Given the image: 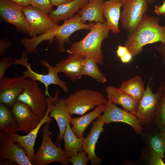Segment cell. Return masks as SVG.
Segmentation results:
<instances>
[{
  "label": "cell",
  "instance_id": "6da1fadb",
  "mask_svg": "<svg viewBox=\"0 0 165 165\" xmlns=\"http://www.w3.org/2000/svg\"><path fill=\"white\" fill-rule=\"evenodd\" d=\"M95 23H83L77 14L72 18L64 21L63 24L52 31L30 38H23L22 43L28 53H37L36 48L42 42L49 41V44H50L54 39L57 45V51L62 53L65 51L64 43L71 42L70 38L72 34L79 30H90Z\"/></svg>",
  "mask_w": 165,
  "mask_h": 165
},
{
  "label": "cell",
  "instance_id": "7a4b0ae2",
  "mask_svg": "<svg viewBox=\"0 0 165 165\" xmlns=\"http://www.w3.org/2000/svg\"><path fill=\"white\" fill-rule=\"evenodd\" d=\"M158 17L146 13L138 26L130 34H127L124 46L133 57L140 54L145 46L157 42L165 44V26L159 24Z\"/></svg>",
  "mask_w": 165,
  "mask_h": 165
},
{
  "label": "cell",
  "instance_id": "3957f363",
  "mask_svg": "<svg viewBox=\"0 0 165 165\" xmlns=\"http://www.w3.org/2000/svg\"><path fill=\"white\" fill-rule=\"evenodd\" d=\"M110 30L107 22L97 23L81 40L73 43L68 53H77L89 57L97 64H102L104 57L101 49L103 41L109 36Z\"/></svg>",
  "mask_w": 165,
  "mask_h": 165
},
{
  "label": "cell",
  "instance_id": "277c9868",
  "mask_svg": "<svg viewBox=\"0 0 165 165\" xmlns=\"http://www.w3.org/2000/svg\"><path fill=\"white\" fill-rule=\"evenodd\" d=\"M28 54L25 50L22 51V56L20 59L14 58V64H19L26 68L27 70L23 73V76L25 78H29L35 81H38L42 83L45 86V91L44 94L46 96L51 97L49 91L48 87L50 85L54 84L58 86L65 92H67L69 89L66 83L61 79L58 76L59 73L56 67L50 65L47 61L43 59L40 60L42 65L47 68L48 73L46 74L38 73L33 71L31 67V64L28 62Z\"/></svg>",
  "mask_w": 165,
  "mask_h": 165
},
{
  "label": "cell",
  "instance_id": "5b68a950",
  "mask_svg": "<svg viewBox=\"0 0 165 165\" xmlns=\"http://www.w3.org/2000/svg\"><path fill=\"white\" fill-rule=\"evenodd\" d=\"M51 122L45 123L42 130L43 136L41 145L35 154L31 163L34 165H46L58 162L64 165H68L69 158L61 148L60 143L56 146L50 137V124Z\"/></svg>",
  "mask_w": 165,
  "mask_h": 165
},
{
  "label": "cell",
  "instance_id": "8992f818",
  "mask_svg": "<svg viewBox=\"0 0 165 165\" xmlns=\"http://www.w3.org/2000/svg\"><path fill=\"white\" fill-rule=\"evenodd\" d=\"M70 115H82L90 110L108 102L101 92L88 89L78 90L64 99Z\"/></svg>",
  "mask_w": 165,
  "mask_h": 165
},
{
  "label": "cell",
  "instance_id": "52a82bcc",
  "mask_svg": "<svg viewBox=\"0 0 165 165\" xmlns=\"http://www.w3.org/2000/svg\"><path fill=\"white\" fill-rule=\"evenodd\" d=\"M163 94V82L156 93H153L149 84L148 85L138 103L135 115L142 126L152 125L157 108Z\"/></svg>",
  "mask_w": 165,
  "mask_h": 165
},
{
  "label": "cell",
  "instance_id": "ba28073f",
  "mask_svg": "<svg viewBox=\"0 0 165 165\" xmlns=\"http://www.w3.org/2000/svg\"><path fill=\"white\" fill-rule=\"evenodd\" d=\"M16 101L28 105L40 120L45 115L47 108V98L36 81L29 79L26 80L24 89Z\"/></svg>",
  "mask_w": 165,
  "mask_h": 165
},
{
  "label": "cell",
  "instance_id": "9c48e42d",
  "mask_svg": "<svg viewBox=\"0 0 165 165\" xmlns=\"http://www.w3.org/2000/svg\"><path fill=\"white\" fill-rule=\"evenodd\" d=\"M148 0H127L123 5L120 20L127 34L132 33L148 9Z\"/></svg>",
  "mask_w": 165,
  "mask_h": 165
},
{
  "label": "cell",
  "instance_id": "30bf717a",
  "mask_svg": "<svg viewBox=\"0 0 165 165\" xmlns=\"http://www.w3.org/2000/svg\"><path fill=\"white\" fill-rule=\"evenodd\" d=\"M22 9L30 26L29 33L31 38L49 32L59 26L53 22L49 15L31 5L22 7Z\"/></svg>",
  "mask_w": 165,
  "mask_h": 165
},
{
  "label": "cell",
  "instance_id": "8fae6325",
  "mask_svg": "<svg viewBox=\"0 0 165 165\" xmlns=\"http://www.w3.org/2000/svg\"><path fill=\"white\" fill-rule=\"evenodd\" d=\"M97 119L105 124H109L114 122L126 123L131 127L139 134H141L144 129L135 115L121 109L109 101L106 104L103 115Z\"/></svg>",
  "mask_w": 165,
  "mask_h": 165
},
{
  "label": "cell",
  "instance_id": "7c38bea8",
  "mask_svg": "<svg viewBox=\"0 0 165 165\" xmlns=\"http://www.w3.org/2000/svg\"><path fill=\"white\" fill-rule=\"evenodd\" d=\"M22 7L9 0H0L1 20L13 25L20 32L29 33L30 26Z\"/></svg>",
  "mask_w": 165,
  "mask_h": 165
},
{
  "label": "cell",
  "instance_id": "4fadbf2b",
  "mask_svg": "<svg viewBox=\"0 0 165 165\" xmlns=\"http://www.w3.org/2000/svg\"><path fill=\"white\" fill-rule=\"evenodd\" d=\"M14 143L11 135L0 132V160H10L20 165H32L23 148Z\"/></svg>",
  "mask_w": 165,
  "mask_h": 165
},
{
  "label": "cell",
  "instance_id": "5bb4252c",
  "mask_svg": "<svg viewBox=\"0 0 165 165\" xmlns=\"http://www.w3.org/2000/svg\"><path fill=\"white\" fill-rule=\"evenodd\" d=\"M47 108L46 113L44 116L40 120L39 123L35 128L26 135L22 136L17 134L11 135L14 141L18 143L24 149L31 163L35 154L34 146L38 131L41 127L45 123L51 122L52 120L49 116L54 106L52 97H51L47 98Z\"/></svg>",
  "mask_w": 165,
  "mask_h": 165
},
{
  "label": "cell",
  "instance_id": "9a60e30c",
  "mask_svg": "<svg viewBox=\"0 0 165 165\" xmlns=\"http://www.w3.org/2000/svg\"><path fill=\"white\" fill-rule=\"evenodd\" d=\"M26 79L24 77H6L0 80V103L11 108L23 91Z\"/></svg>",
  "mask_w": 165,
  "mask_h": 165
},
{
  "label": "cell",
  "instance_id": "2e32d148",
  "mask_svg": "<svg viewBox=\"0 0 165 165\" xmlns=\"http://www.w3.org/2000/svg\"><path fill=\"white\" fill-rule=\"evenodd\" d=\"M11 108L13 116L20 131L29 133L35 128L40 120L26 104L16 101Z\"/></svg>",
  "mask_w": 165,
  "mask_h": 165
},
{
  "label": "cell",
  "instance_id": "e0dca14e",
  "mask_svg": "<svg viewBox=\"0 0 165 165\" xmlns=\"http://www.w3.org/2000/svg\"><path fill=\"white\" fill-rule=\"evenodd\" d=\"M54 106L49 116L56 120L59 130V134L57 139L56 143H60L63 139L64 135L68 124L71 119L64 99L59 98V91L56 90L54 96L52 98Z\"/></svg>",
  "mask_w": 165,
  "mask_h": 165
},
{
  "label": "cell",
  "instance_id": "ac0fdd59",
  "mask_svg": "<svg viewBox=\"0 0 165 165\" xmlns=\"http://www.w3.org/2000/svg\"><path fill=\"white\" fill-rule=\"evenodd\" d=\"M85 57L77 53H68V57L55 66L59 73L64 74L73 82L81 77L82 70Z\"/></svg>",
  "mask_w": 165,
  "mask_h": 165
},
{
  "label": "cell",
  "instance_id": "d6986e66",
  "mask_svg": "<svg viewBox=\"0 0 165 165\" xmlns=\"http://www.w3.org/2000/svg\"><path fill=\"white\" fill-rule=\"evenodd\" d=\"M104 124L97 119L94 121L89 134L84 138L82 142L83 149L87 153L92 165H100L102 163V159L96 155L95 149L100 135L104 131L103 127Z\"/></svg>",
  "mask_w": 165,
  "mask_h": 165
},
{
  "label": "cell",
  "instance_id": "ffe728a7",
  "mask_svg": "<svg viewBox=\"0 0 165 165\" xmlns=\"http://www.w3.org/2000/svg\"><path fill=\"white\" fill-rule=\"evenodd\" d=\"M155 127L152 125L147 126L141 134L148 149L163 159L165 154V136Z\"/></svg>",
  "mask_w": 165,
  "mask_h": 165
},
{
  "label": "cell",
  "instance_id": "44dd1931",
  "mask_svg": "<svg viewBox=\"0 0 165 165\" xmlns=\"http://www.w3.org/2000/svg\"><path fill=\"white\" fill-rule=\"evenodd\" d=\"M123 5L120 0H108L104 1L102 5V13L107 26L114 34L120 32L119 23L120 17V8Z\"/></svg>",
  "mask_w": 165,
  "mask_h": 165
},
{
  "label": "cell",
  "instance_id": "7402d4cb",
  "mask_svg": "<svg viewBox=\"0 0 165 165\" xmlns=\"http://www.w3.org/2000/svg\"><path fill=\"white\" fill-rule=\"evenodd\" d=\"M87 0H74L71 2L60 5L55 10L49 14L51 20L57 24L59 21H65L72 18L75 14L86 6Z\"/></svg>",
  "mask_w": 165,
  "mask_h": 165
},
{
  "label": "cell",
  "instance_id": "603a6c76",
  "mask_svg": "<svg viewBox=\"0 0 165 165\" xmlns=\"http://www.w3.org/2000/svg\"><path fill=\"white\" fill-rule=\"evenodd\" d=\"M105 92L108 101L120 105L123 109L136 115L138 103L131 96L113 86L107 87Z\"/></svg>",
  "mask_w": 165,
  "mask_h": 165
},
{
  "label": "cell",
  "instance_id": "cb8c5ba5",
  "mask_svg": "<svg viewBox=\"0 0 165 165\" xmlns=\"http://www.w3.org/2000/svg\"><path fill=\"white\" fill-rule=\"evenodd\" d=\"M104 0H92L78 12L82 22L104 23L106 20L104 16L102 7Z\"/></svg>",
  "mask_w": 165,
  "mask_h": 165
},
{
  "label": "cell",
  "instance_id": "d4e9b609",
  "mask_svg": "<svg viewBox=\"0 0 165 165\" xmlns=\"http://www.w3.org/2000/svg\"><path fill=\"white\" fill-rule=\"evenodd\" d=\"M106 106V104L101 105L85 115L78 118H72L70 123L72 125L71 129L75 134L79 138L83 137V133L86 128L94 120L101 116Z\"/></svg>",
  "mask_w": 165,
  "mask_h": 165
},
{
  "label": "cell",
  "instance_id": "484cf974",
  "mask_svg": "<svg viewBox=\"0 0 165 165\" xmlns=\"http://www.w3.org/2000/svg\"><path fill=\"white\" fill-rule=\"evenodd\" d=\"M69 123L66 127L63 139L64 141V151L69 158L76 155L83 150L82 144L83 137H77L72 131Z\"/></svg>",
  "mask_w": 165,
  "mask_h": 165
},
{
  "label": "cell",
  "instance_id": "4316f807",
  "mask_svg": "<svg viewBox=\"0 0 165 165\" xmlns=\"http://www.w3.org/2000/svg\"><path fill=\"white\" fill-rule=\"evenodd\" d=\"M6 105L0 104V130L9 134H17L20 131L11 110Z\"/></svg>",
  "mask_w": 165,
  "mask_h": 165
},
{
  "label": "cell",
  "instance_id": "83f0119b",
  "mask_svg": "<svg viewBox=\"0 0 165 165\" xmlns=\"http://www.w3.org/2000/svg\"><path fill=\"white\" fill-rule=\"evenodd\" d=\"M119 89L122 91L131 96L138 103L145 91L143 82L139 75L135 76L123 81Z\"/></svg>",
  "mask_w": 165,
  "mask_h": 165
},
{
  "label": "cell",
  "instance_id": "f1b7e54d",
  "mask_svg": "<svg viewBox=\"0 0 165 165\" xmlns=\"http://www.w3.org/2000/svg\"><path fill=\"white\" fill-rule=\"evenodd\" d=\"M81 74L88 75L92 78L95 81L100 83H104L107 79L100 70L97 64L90 58L85 57L83 61Z\"/></svg>",
  "mask_w": 165,
  "mask_h": 165
},
{
  "label": "cell",
  "instance_id": "f546056e",
  "mask_svg": "<svg viewBox=\"0 0 165 165\" xmlns=\"http://www.w3.org/2000/svg\"><path fill=\"white\" fill-rule=\"evenodd\" d=\"M163 95L157 108L152 124L165 136V80L163 82Z\"/></svg>",
  "mask_w": 165,
  "mask_h": 165
},
{
  "label": "cell",
  "instance_id": "4dcf8cb0",
  "mask_svg": "<svg viewBox=\"0 0 165 165\" xmlns=\"http://www.w3.org/2000/svg\"><path fill=\"white\" fill-rule=\"evenodd\" d=\"M31 5L47 15L52 10L50 0H31Z\"/></svg>",
  "mask_w": 165,
  "mask_h": 165
},
{
  "label": "cell",
  "instance_id": "1f68e13d",
  "mask_svg": "<svg viewBox=\"0 0 165 165\" xmlns=\"http://www.w3.org/2000/svg\"><path fill=\"white\" fill-rule=\"evenodd\" d=\"M87 154L83 149L78 152L76 155L70 158L69 162L73 165H86L89 160Z\"/></svg>",
  "mask_w": 165,
  "mask_h": 165
},
{
  "label": "cell",
  "instance_id": "d6a6232c",
  "mask_svg": "<svg viewBox=\"0 0 165 165\" xmlns=\"http://www.w3.org/2000/svg\"><path fill=\"white\" fill-rule=\"evenodd\" d=\"M145 155L147 163L150 165H165L162 158L158 155L147 149Z\"/></svg>",
  "mask_w": 165,
  "mask_h": 165
},
{
  "label": "cell",
  "instance_id": "836d02e7",
  "mask_svg": "<svg viewBox=\"0 0 165 165\" xmlns=\"http://www.w3.org/2000/svg\"><path fill=\"white\" fill-rule=\"evenodd\" d=\"M14 64L12 58L9 56L3 57L0 60V80L5 77V74L7 69Z\"/></svg>",
  "mask_w": 165,
  "mask_h": 165
},
{
  "label": "cell",
  "instance_id": "e575fe53",
  "mask_svg": "<svg viewBox=\"0 0 165 165\" xmlns=\"http://www.w3.org/2000/svg\"><path fill=\"white\" fill-rule=\"evenodd\" d=\"M11 41L7 38L0 40V56H2L6 53L11 44Z\"/></svg>",
  "mask_w": 165,
  "mask_h": 165
},
{
  "label": "cell",
  "instance_id": "d590c367",
  "mask_svg": "<svg viewBox=\"0 0 165 165\" xmlns=\"http://www.w3.org/2000/svg\"><path fill=\"white\" fill-rule=\"evenodd\" d=\"M154 11L158 16H165V0L163 1V3L161 6H154Z\"/></svg>",
  "mask_w": 165,
  "mask_h": 165
},
{
  "label": "cell",
  "instance_id": "8d00e7d4",
  "mask_svg": "<svg viewBox=\"0 0 165 165\" xmlns=\"http://www.w3.org/2000/svg\"><path fill=\"white\" fill-rule=\"evenodd\" d=\"M156 50L162 56L163 61L165 68V44H160L155 47Z\"/></svg>",
  "mask_w": 165,
  "mask_h": 165
},
{
  "label": "cell",
  "instance_id": "74e56055",
  "mask_svg": "<svg viewBox=\"0 0 165 165\" xmlns=\"http://www.w3.org/2000/svg\"><path fill=\"white\" fill-rule=\"evenodd\" d=\"M128 51L127 49L125 46L119 45L116 51L117 55L120 58Z\"/></svg>",
  "mask_w": 165,
  "mask_h": 165
},
{
  "label": "cell",
  "instance_id": "f35d334b",
  "mask_svg": "<svg viewBox=\"0 0 165 165\" xmlns=\"http://www.w3.org/2000/svg\"><path fill=\"white\" fill-rule=\"evenodd\" d=\"M19 6L24 7L31 5V0H9Z\"/></svg>",
  "mask_w": 165,
  "mask_h": 165
},
{
  "label": "cell",
  "instance_id": "ab89813d",
  "mask_svg": "<svg viewBox=\"0 0 165 165\" xmlns=\"http://www.w3.org/2000/svg\"><path fill=\"white\" fill-rule=\"evenodd\" d=\"M74 0H50L52 6H58L71 2Z\"/></svg>",
  "mask_w": 165,
  "mask_h": 165
},
{
  "label": "cell",
  "instance_id": "60d3db41",
  "mask_svg": "<svg viewBox=\"0 0 165 165\" xmlns=\"http://www.w3.org/2000/svg\"><path fill=\"white\" fill-rule=\"evenodd\" d=\"M133 57L131 54L128 51L124 55L120 57L121 61L125 63L130 62Z\"/></svg>",
  "mask_w": 165,
  "mask_h": 165
},
{
  "label": "cell",
  "instance_id": "b9f144b4",
  "mask_svg": "<svg viewBox=\"0 0 165 165\" xmlns=\"http://www.w3.org/2000/svg\"><path fill=\"white\" fill-rule=\"evenodd\" d=\"M157 0H148V4H152L156 1Z\"/></svg>",
  "mask_w": 165,
  "mask_h": 165
},
{
  "label": "cell",
  "instance_id": "7bdbcfd3",
  "mask_svg": "<svg viewBox=\"0 0 165 165\" xmlns=\"http://www.w3.org/2000/svg\"><path fill=\"white\" fill-rule=\"evenodd\" d=\"M120 0L121 2L123 3V4L126 2L127 1V0Z\"/></svg>",
  "mask_w": 165,
  "mask_h": 165
},
{
  "label": "cell",
  "instance_id": "ee69618b",
  "mask_svg": "<svg viewBox=\"0 0 165 165\" xmlns=\"http://www.w3.org/2000/svg\"><path fill=\"white\" fill-rule=\"evenodd\" d=\"M89 2L91 1L92 0H87Z\"/></svg>",
  "mask_w": 165,
  "mask_h": 165
},
{
  "label": "cell",
  "instance_id": "f6af8a7d",
  "mask_svg": "<svg viewBox=\"0 0 165 165\" xmlns=\"http://www.w3.org/2000/svg\"><path fill=\"white\" fill-rule=\"evenodd\" d=\"M165 158V156H164V157Z\"/></svg>",
  "mask_w": 165,
  "mask_h": 165
}]
</instances>
